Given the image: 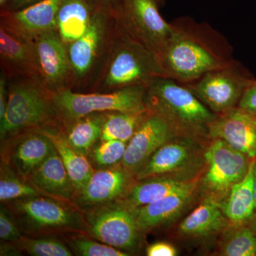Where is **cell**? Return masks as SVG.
<instances>
[{
  "mask_svg": "<svg viewBox=\"0 0 256 256\" xmlns=\"http://www.w3.org/2000/svg\"><path fill=\"white\" fill-rule=\"evenodd\" d=\"M172 24L171 36L156 56L163 77L188 84L235 62L226 38L208 24L188 18Z\"/></svg>",
  "mask_w": 256,
  "mask_h": 256,
  "instance_id": "1",
  "label": "cell"
},
{
  "mask_svg": "<svg viewBox=\"0 0 256 256\" xmlns=\"http://www.w3.org/2000/svg\"><path fill=\"white\" fill-rule=\"evenodd\" d=\"M146 90L148 110L166 120L178 136L210 140L208 128L216 114L190 89L172 79L158 77L146 86Z\"/></svg>",
  "mask_w": 256,
  "mask_h": 256,
  "instance_id": "2",
  "label": "cell"
},
{
  "mask_svg": "<svg viewBox=\"0 0 256 256\" xmlns=\"http://www.w3.org/2000/svg\"><path fill=\"white\" fill-rule=\"evenodd\" d=\"M158 77L163 75L156 56L128 36L117 22L105 58L90 85L92 90L108 92L146 86Z\"/></svg>",
  "mask_w": 256,
  "mask_h": 256,
  "instance_id": "3",
  "label": "cell"
},
{
  "mask_svg": "<svg viewBox=\"0 0 256 256\" xmlns=\"http://www.w3.org/2000/svg\"><path fill=\"white\" fill-rule=\"evenodd\" d=\"M50 124H58L54 92L38 75L9 79L8 106L0 120L1 140Z\"/></svg>",
  "mask_w": 256,
  "mask_h": 256,
  "instance_id": "4",
  "label": "cell"
},
{
  "mask_svg": "<svg viewBox=\"0 0 256 256\" xmlns=\"http://www.w3.org/2000/svg\"><path fill=\"white\" fill-rule=\"evenodd\" d=\"M146 86H133L108 92L84 94L70 88L54 92L58 124L65 126L96 112L112 111L142 112L148 110Z\"/></svg>",
  "mask_w": 256,
  "mask_h": 256,
  "instance_id": "5",
  "label": "cell"
},
{
  "mask_svg": "<svg viewBox=\"0 0 256 256\" xmlns=\"http://www.w3.org/2000/svg\"><path fill=\"white\" fill-rule=\"evenodd\" d=\"M117 26L114 15L97 9L87 31L67 46L74 88L90 86L100 69Z\"/></svg>",
  "mask_w": 256,
  "mask_h": 256,
  "instance_id": "6",
  "label": "cell"
},
{
  "mask_svg": "<svg viewBox=\"0 0 256 256\" xmlns=\"http://www.w3.org/2000/svg\"><path fill=\"white\" fill-rule=\"evenodd\" d=\"M252 161L222 140L207 141L204 168L198 178V196L220 204L234 185L245 178Z\"/></svg>",
  "mask_w": 256,
  "mask_h": 256,
  "instance_id": "7",
  "label": "cell"
},
{
  "mask_svg": "<svg viewBox=\"0 0 256 256\" xmlns=\"http://www.w3.org/2000/svg\"><path fill=\"white\" fill-rule=\"evenodd\" d=\"M206 142L176 136L160 146L136 174V181L154 176H168L183 182L200 178L205 165Z\"/></svg>",
  "mask_w": 256,
  "mask_h": 256,
  "instance_id": "8",
  "label": "cell"
},
{
  "mask_svg": "<svg viewBox=\"0 0 256 256\" xmlns=\"http://www.w3.org/2000/svg\"><path fill=\"white\" fill-rule=\"evenodd\" d=\"M160 0H120L116 13L120 28L158 56L173 32L160 12Z\"/></svg>",
  "mask_w": 256,
  "mask_h": 256,
  "instance_id": "9",
  "label": "cell"
},
{
  "mask_svg": "<svg viewBox=\"0 0 256 256\" xmlns=\"http://www.w3.org/2000/svg\"><path fill=\"white\" fill-rule=\"evenodd\" d=\"M254 78L235 60L228 66L183 85L217 116L236 108L244 90Z\"/></svg>",
  "mask_w": 256,
  "mask_h": 256,
  "instance_id": "10",
  "label": "cell"
},
{
  "mask_svg": "<svg viewBox=\"0 0 256 256\" xmlns=\"http://www.w3.org/2000/svg\"><path fill=\"white\" fill-rule=\"evenodd\" d=\"M9 203L18 227L30 233L82 228L78 213L52 197L38 195Z\"/></svg>",
  "mask_w": 256,
  "mask_h": 256,
  "instance_id": "11",
  "label": "cell"
},
{
  "mask_svg": "<svg viewBox=\"0 0 256 256\" xmlns=\"http://www.w3.org/2000/svg\"><path fill=\"white\" fill-rule=\"evenodd\" d=\"M90 230L101 242L127 252L137 250L141 230L131 210L119 204L98 210L89 218Z\"/></svg>",
  "mask_w": 256,
  "mask_h": 256,
  "instance_id": "12",
  "label": "cell"
},
{
  "mask_svg": "<svg viewBox=\"0 0 256 256\" xmlns=\"http://www.w3.org/2000/svg\"><path fill=\"white\" fill-rule=\"evenodd\" d=\"M33 41L38 75L44 85L53 92L72 89V72L68 48L58 32H46Z\"/></svg>",
  "mask_w": 256,
  "mask_h": 256,
  "instance_id": "13",
  "label": "cell"
},
{
  "mask_svg": "<svg viewBox=\"0 0 256 256\" xmlns=\"http://www.w3.org/2000/svg\"><path fill=\"white\" fill-rule=\"evenodd\" d=\"M176 136H180L166 120L148 111L134 136L128 142L121 166L134 176L158 149Z\"/></svg>",
  "mask_w": 256,
  "mask_h": 256,
  "instance_id": "14",
  "label": "cell"
},
{
  "mask_svg": "<svg viewBox=\"0 0 256 256\" xmlns=\"http://www.w3.org/2000/svg\"><path fill=\"white\" fill-rule=\"evenodd\" d=\"M2 162L25 181L36 171L54 149L50 138L40 130H33L4 141Z\"/></svg>",
  "mask_w": 256,
  "mask_h": 256,
  "instance_id": "15",
  "label": "cell"
},
{
  "mask_svg": "<svg viewBox=\"0 0 256 256\" xmlns=\"http://www.w3.org/2000/svg\"><path fill=\"white\" fill-rule=\"evenodd\" d=\"M208 138L222 140L250 159H256V116L238 107L217 114L208 128Z\"/></svg>",
  "mask_w": 256,
  "mask_h": 256,
  "instance_id": "16",
  "label": "cell"
},
{
  "mask_svg": "<svg viewBox=\"0 0 256 256\" xmlns=\"http://www.w3.org/2000/svg\"><path fill=\"white\" fill-rule=\"evenodd\" d=\"M198 196V178L180 191L140 208L131 210L140 230H151L178 220Z\"/></svg>",
  "mask_w": 256,
  "mask_h": 256,
  "instance_id": "17",
  "label": "cell"
},
{
  "mask_svg": "<svg viewBox=\"0 0 256 256\" xmlns=\"http://www.w3.org/2000/svg\"><path fill=\"white\" fill-rule=\"evenodd\" d=\"M64 0H42L14 11L1 12L0 23L28 40L56 31V18Z\"/></svg>",
  "mask_w": 256,
  "mask_h": 256,
  "instance_id": "18",
  "label": "cell"
},
{
  "mask_svg": "<svg viewBox=\"0 0 256 256\" xmlns=\"http://www.w3.org/2000/svg\"><path fill=\"white\" fill-rule=\"evenodd\" d=\"M0 60L8 79L38 75L33 40L20 36L0 23Z\"/></svg>",
  "mask_w": 256,
  "mask_h": 256,
  "instance_id": "19",
  "label": "cell"
},
{
  "mask_svg": "<svg viewBox=\"0 0 256 256\" xmlns=\"http://www.w3.org/2000/svg\"><path fill=\"white\" fill-rule=\"evenodd\" d=\"M132 178L121 165L118 168L94 171L84 188L78 192V204L88 207L117 201L131 188Z\"/></svg>",
  "mask_w": 256,
  "mask_h": 256,
  "instance_id": "20",
  "label": "cell"
},
{
  "mask_svg": "<svg viewBox=\"0 0 256 256\" xmlns=\"http://www.w3.org/2000/svg\"><path fill=\"white\" fill-rule=\"evenodd\" d=\"M28 182L44 195L60 201L72 200L77 192L55 148Z\"/></svg>",
  "mask_w": 256,
  "mask_h": 256,
  "instance_id": "21",
  "label": "cell"
},
{
  "mask_svg": "<svg viewBox=\"0 0 256 256\" xmlns=\"http://www.w3.org/2000/svg\"><path fill=\"white\" fill-rule=\"evenodd\" d=\"M230 222L220 205L212 200H201V203L178 225V234L184 238L202 239L220 235Z\"/></svg>",
  "mask_w": 256,
  "mask_h": 256,
  "instance_id": "22",
  "label": "cell"
},
{
  "mask_svg": "<svg viewBox=\"0 0 256 256\" xmlns=\"http://www.w3.org/2000/svg\"><path fill=\"white\" fill-rule=\"evenodd\" d=\"M60 127L58 124H50L38 130L50 138L53 143L76 192H79L84 188L95 170L86 156L78 152L70 146L63 130Z\"/></svg>",
  "mask_w": 256,
  "mask_h": 256,
  "instance_id": "23",
  "label": "cell"
},
{
  "mask_svg": "<svg viewBox=\"0 0 256 256\" xmlns=\"http://www.w3.org/2000/svg\"><path fill=\"white\" fill-rule=\"evenodd\" d=\"M137 182L124 196L118 200V204L128 210L140 208L180 191L192 182L168 176H154Z\"/></svg>",
  "mask_w": 256,
  "mask_h": 256,
  "instance_id": "24",
  "label": "cell"
},
{
  "mask_svg": "<svg viewBox=\"0 0 256 256\" xmlns=\"http://www.w3.org/2000/svg\"><path fill=\"white\" fill-rule=\"evenodd\" d=\"M90 0H64L56 18V31L67 46L87 31L96 10Z\"/></svg>",
  "mask_w": 256,
  "mask_h": 256,
  "instance_id": "25",
  "label": "cell"
},
{
  "mask_svg": "<svg viewBox=\"0 0 256 256\" xmlns=\"http://www.w3.org/2000/svg\"><path fill=\"white\" fill-rule=\"evenodd\" d=\"M256 160H252L245 178L234 185L226 198L218 204L234 225L246 224L255 213L252 170Z\"/></svg>",
  "mask_w": 256,
  "mask_h": 256,
  "instance_id": "26",
  "label": "cell"
},
{
  "mask_svg": "<svg viewBox=\"0 0 256 256\" xmlns=\"http://www.w3.org/2000/svg\"><path fill=\"white\" fill-rule=\"evenodd\" d=\"M106 112H96L80 118L70 124L60 126L66 138L75 150L87 156L100 140Z\"/></svg>",
  "mask_w": 256,
  "mask_h": 256,
  "instance_id": "27",
  "label": "cell"
},
{
  "mask_svg": "<svg viewBox=\"0 0 256 256\" xmlns=\"http://www.w3.org/2000/svg\"><path fill=\"white\" fill-rule=\"evenodd\" d=\"M218 255L256 256V235L247 224L230 226L220 234Z\"/></svg>",
  "mask_w": 256,
  "mask_h": 256,
  "instance_id": "28",
  "label": "cell"
},
{
  "mask_svg": "<svg viewBox=\"0 0 256 256\" xmlns=\"http://www.w3.org/2000/svg\"><path fill=\"white\" fill-rule=\"evenodd\" d=\"M148 111L149 110L142 112L119 111L106 112L100 140H116L122 142H129Z\"/></svg>",
  "mask_w": 256,
  "mask_h": 256,
  "instance_id": "29",
  "label": "cell"
},
{
  "mask_svg": "<svg viewBox=\"0 0 256 256\" xmlns=\"http://www.w3.org/2000/svg\"><path fill=\"white\" fill-rule=\"evenodd\" d=\"M0 174L2 203H9L14 200L43 194L31 184L18 176L4 162H2Z\"/></svg>",
  "mask_w": 256,
  "mask_h": 256,
  "instance_id": "30",
  "label": "cell"
},
{
  "mask_svg": "<svg viewBox=\"0 0 256 256\" xmlns=\"http://www.w3.org/2000/svg\"><path fill=\"white\" fill-rule=\"evenodd\" d=\"M21 250L34 256H72V250L56 238H30L22 236L16 242Z\"/></svg>",
  "mask_w": 256,
  "mask_h": 256,
  "instance_id": "31",
  "label": "cell"
},
{
  "mask_svg": "<svg viewBox=\"0 0 256 256\" xmlns=\"http://www.w3.org/2000/svg\"><path fill=\"white\" fill-rule=\"evenodd\" d=\"M128 142L116 140H100L92 148L90 156L96 164L101 166H112L122 161L126 154Z\"/></svg>",
  "mask_w": 256,
  "mask_h": 256,
  "instance_id": "32",
  "label": "cell"
},
{
  "mask_svg": "<svg viewBox=\"0 0 256 256\" xmlns=\"http://www.w3.org/2000/svg\"><path fill=\"white\" fill-rule=\"evenodd\" d=\"M72 248L78 255L84 256H127L129 252L119 250L106 244H100L80 237L70 240Z\"/></svg>",
  "mask_w": 256,
  "mask_h": 256,
  "instance_id": "33",
  "label": "cell"
},
{
  "mask_svg": "<svg viewBox=\"0 0 256 256\" xmlns=\"http://www.w3.org/2000/svg\"><path fill=\"white\" fill-rule=\"evenodd\" d=\"M21 232L14 216L4 206L0 208V238L4 242H16L21 238Z\"/></svg>",
  "mask_w": 256,
  "mask_h": 256,
  "instance_id": "34",
  "label": "cell"
},
{
  "mask_svg": "<svg viewBox=\"0 0 256 256\" xmlns=\"http://www.w3.org/2000/svg\"><path fill=\"white\" fill-rule=\"evenodd\" d=\"M237 107L256 116V79L250 82L240 98Z\"/></svg>",
  "mask_w": 256,
  "mask_h": 256,
  "instance_id": "35",
  "label": "cell"
},
{
  "mask_svg": "<svg viewBox=\"0 0 256 256\" xmlns=\"http://www.w3.org/2000/svg\"><path fill=\"white\" fill-rule=\"evenodd\" d=\"M178 254V249L174 246L164 242H154L146 249V255L148 256H176Z\"/></svg>",
  "mask_w": 256,
  "mask_h": 256,
  "instance_id": "36",
  "label": "cell"
},
{
  "mask_svg": "<svg viewBox=\"0 0 256 256\" xmlns=\"http://www.w3.org/2000/svg\"><path fill=\"white\" fill-rule=\"evenodd\" d=\"M9 79L1 72L0 75V120L4 117L8 106Z\"/></svg>",
  "mask_w": 256,
  "mask_h": 256,
  "instance_id": "37",
  "label": "cell"
},
{
  "mask_svg": "<svg viewBox=\"0 0 256 256\" xmlns=\"http://www.w3.org/2000/svg\"><path fill=\"white\" fill-rule=\"evenodd\" d=\"M92 4L98 9L105 10L116 16L120 0H90Z\"/></svg>",
  "mask_w": 256,
  "mask_h": 256,
  "instance_id": "38",
  "label": "cell"
},
{
  "mask_svg": "<svg viewBox=\"0 0 256 256\" xmlns=\"http://www.w3.org/2000/svg\"><path fill=\"white\" fill-rule=\"evenodd\" d=\"M40 1L42 0H10L6 6L1 10V12L14 11L22 9Z\"/></svg>",
  "mask_w": 256,
  "mask_h": 256,
  "instance_id": "39",
  "label": "cell"
},
{
  "mask_svg": "<svg viewBox=\"0 0 256 256\" xmlns=\"http://www.w3.org/2000/svg\"><path fill=\"white\" fill-rule=\"evenodd\" d=\"M13 242H5L4 244H1V256H18L20 255V249L18 247L14 246Z\"/></svg>",
  "mask_w": 256,
  "mask_h": 256,
  "instance_id": "40",
  "label": "cell"
},
{
  "mask_svg": "<svg viewBox=\"0 0 256 256\" xmlns=\"http://www.w3.org/2000/svg\"><path fill=\"white\" fill-rule=\"evenodd\" d=\"M250 228L252 229V232L255 233L256 235V212L254 213L252 218L246 224Z\"/></svg>",
  "mask_w": 256,
  "mask_h": 256,
  "instance_id": "41",
  "label": "cell"
},
{
  "mask_svg": "<svg viewBox=\"0 0 256 256\" xmlns=\"http://www.w3.org/2000/svg\"><path fill=\"white\" fill-rule=\"evenodd\" d=\"M252 176H254V198H255V210L256 212V160L255 163H254V170H252Z\"/></svg>",
  "mask_w": 256,
  "mask_h": 256,
  "instance_id": "42",
  "label": "cell"
},
{
  "mask_svg": "<svg viewBox=\"0 0 256 256\" xmlns=\"http://www.w3.org/2000/svg\"><path fill=\"white\" fill-rule=\"evenodd\" d=\"M9 1L10 0H0V8H1V10L6 6V4H8Z\"/></svg>",
  "mask_w": 256,
  "mask_h": 256,
  "instance_id": "43",
  "label": "cell"
},
{
  "mask_svg": "<svg viewBox=\"0 0 256 256\" xmlns=\"http://www.w3.org/2000/svg\"><path fill=\"white\" fill-rule=\"evenodd\" d=\"M160 2H161L162 4V2H163L164 1V0H160Z\"/></svg>",
  "mask_w": 256,
  "mask_h": 256,
  "instance_id": "44",
  "label": "cell"
}]
</instances>
